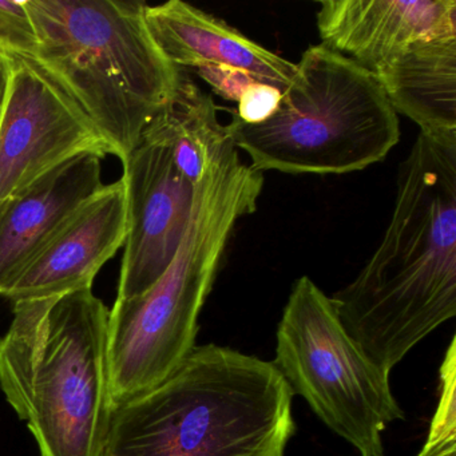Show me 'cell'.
Segmentation results:
<instances>
[{"label": "cell", "mask_w": 456, "mask_h": 456, "mask_svg": "<svg viewBox=\"0 0 456 456\" xmlns=\"http://www.w3.org/2000/svg\"><path fill=\"white\" fill-rule=\"evenodd\" d=\"M217 106L185 71L169 102L149 122L141 142L167 149L180 172L196 183L228 142Z\"/></svg>", "instance_id": "obj_15"}, {"label": "cell", "mask_w": 456, "mask_h": 456, "mask_svg": "<svg viewBox=\"0 0 456 456\" xmlns=\"http://www.w3.org/2000/svg\"><path fill=\"white\" fill-rule=\"evenodd\" d=\"M197 74L210 85L215 93L224 100L237 102L242 93L257 82L244 71L231 68H205L197 70ZM260 82V81H258Z\"/></svg>", "instance_id": "obj_19"}, {"label": "cell", "mask_w": 456, "mask_h": 456, "mask_svg": "<svg viewBox=\"0 0 456 456\" xmlns=\"http://www.w3.org/2000/svg\"><path fill=\"white\" fill-rule=\"evenodd\" d=\"M10 60L0 119V204L82 154L114 156L89 117L33 61Z\"/></svg>", "instance_id": "obj_8"}, {"label": "cell", "mask_w": 456, "mask_h": 456, "mask_svg": "<svg viewBox=\"0 0 456 456\" xmlns=\"http://www.w3.org/2000/svg\"><path fill=\"white\" fill-rule=\"evenodd\" d=\"M145 20L157 46L177 68L236 69L282 93L295 77V63L183 0L146 6Z\"/></svg>", "instance_id": "obj_13"}, {"label": "cell", "mask_w": 456, "mask_h": 456, "mask_svg": "<svg viewBox=\"0 0 456 456\" xmlns=\"http://www.w3.org/2000/svg\"><path fill=\"white\" fill-rule=\"evenodd\" d=\"M10 74H12V60H10L9 55L0 53V119H2L4 102H6Z\"/></svg>", "instance_id": "obj_20"}, {"label": "cell", "mask_w": 456, "mask_h": 456, "mask_svg": "<svg viewBox=\"0 0 456 456\" xmlns=\"http://www.w3.org/2000/svg\"><path fill=\"white\" fill-rule=\"evenodd\" d=\"M349 338L386 373L456 314V143L416 138L383 241L330 297Z\"/></svg>", "instance_id": "obj_1"}, {"label": "cell", "mask_w": 456, "mask_h": 456, "mask_svg": "<svg viewBox=\"0 0 456 456\" xmlns=\"http://www.w3.org/2000/svg\"><path fill=\"white\" fill-rule=\"evenodd\" d=\"M102 157L82 154L0 204V295L102 188Z\"/></svg>", "instance_id": "obj_12"}, {"label": "cell", "mask_w": 456, "mask_h": 456, "mask_svg": "<svg viewBox=\"0 0 456 456\" xmlns=\"http://www.w3.org/2000/svg\"><path fill=\"white\" fill-rule=\"evenodd\" d=\"M375 77L396 114L434 140L456 143V36L421 42Z\"/></svg>", "instance_id": "obj_14"}, {"label": "cell", "mask_w": 456, "mask_h": 456, "mask_svg": "<svg viewBox=\"0 0 456 456\" xmlns=\"http://www.w3.org/2000/svg\"><path fill=\"white\" fill-rule=\"evenodd\" d=\"M273 364L335 434L362 456H383L381 434L404 419L389 375L349 338L332 300L308 276L295 282L282 312Z\"/></svg>", "instance_id": "obj_7"}, {"label": "cell", "mask_w": 456, "mask_h": 456, "mask_svg": "<svg viewBox=\"0 0 456 456\" xmlns=\"http://www.w3.org/2000/svg\"><path fill=\"white\" fill-rule=\"evenodd\" d=\"M108 306L92 288L14 303L0 388L42 456H98L111 403Z\"/></svg>", "instance_id": "obj_4"}, {"label": "cell", "mask_w": 456, "mask_h": 456, "mask_svg": "<svg viewBox=\"0 0 456 456\" xmlns=\"http://www.w3.org/2000/svg\"><path fill=\"white\" fill-rule=\"evenodd\" d=\"M257 172L346 175L386 159L400 125L375 74L316 45L296 63L277 110L260 124L236 116L225 125Z\"/></svg>", "instance_id": "obj_6"}, {"label": "cell", "mask_w": 456, "mask_h": 456, "mask_svg": "<svg viewBox=\"0 0 456 456\" xmlns=\"http://www.w3.org/2000/svg\"><path fill=\"white\" fill-rule=\"evenodd\" d=\"M292 397L273 362L194 346L159 386L111 410L98 456H284Z\"/></svg>", "instance_id": "obj_2"}, {"label": "cell", "mask_w": 456, "mask_h": 456, "mask_svg": "<svg viewBox=\"0 0 456 456\" xmlns=\"http://www.w3.org/2000/svg\"><path fill=\"white\" fill-rule=\"evenodd\" d=\"M263 173L240 159L231 138L196 183L180 248L141 295L116 300L108 324L111 408L159 386L194 349L200 312L236 224L257 210Z\"/></svg>", "instance_id": "obj_3"}, {"label": "cell", "mask_w": 456, "mask_h": 456, "mask_svg": "<svg viewBox=\"0 0 456 456\" xmlns=\"http://www.w3.org/2000/svg\"><path fill=\"white\" fill-rule=\"evenodd\" d=\"M126 234V185L121 178L89 197L0 296L14 304L92 288Z\"/></svg>", "instance_id": "obj_10"}, {"label": "cell", "mask_w": 456, "mask_h": 456, "mask_svg": "<svg viewBox=\"0 0 456 456\" xmlns=\"http://www.w3.org/2000/svg\"><path fill=\"white\" fill-rule=\"evenodd\" d=\"M122 165L127 234L116 300L141 295L167 271L188 228L196 191L162 146L140 142Z\"/></svg>", "instance_id": "obj_9"}, {"label": "cell", "mask_w": 456, "mask_h": 456, "mask_svg": "<svg viewBox=\"0 0 456 456\" xmlns=\"http://www.w3.org/2000/svg\"><path fill=\"white\" fill-rule=\"evenodd\" d=\"M416 456H456V340L440 367V397L426 444Z\"/></svg>", "instance_id": "obj_16"}, {"label": "cell", "mask_w": 456, "mask_h": 456, "mask_svg": "<svg viewBox=\"0 0 456 456\" xmlns=\"http://www.w3.org/2000/svg\"><path fill=\"white\" fill-rule=\"evenodd\" d=\"M324 46L375 74L421 42L456 36L455 0H324Z\"/></svg>", "instance_id": "obj_11"}, {"label": "cell", "mask_w": 456, "mask_h": 456, "mask_svg": "<svg viewBox=\"0 0 456 456\" xmlns=\"http://www.w3.org/2000/svg\"><path fill=\"white\" fill-rule=\"evenodd\" d=\"M281 97V90L263 82H255L237 101L239 109L234 116L245 124H260L277 110Z\"/></svg>", "instance_id": "obj_18"}, {"label": "cell", "mask_w": 456, "mask_h": 456, "mask_svg": "<svg viewBox=\"0 0 456 456\" xmlns=\"http://www.w3.org/2000/svg\"><path fill=\"white\" fill-rule=\"evenodd\" d=\"M38 37L26 0H0V53L33 61Z\"/></svg>", "instance_id": "obj_17"}, {"label": "cell", "mask_w": 456, "mask_h": 456, "mask_svg": "<svg viewBox=\"0 0 456 456\" xmlns=\"http://www.w3.org/2000/svg\"><path fill=\"white\" fill-rule=\"evenodd\" d=\"M38 50L33 62L97 127L122 162L169 102L183 69L159 50L148 4L124 0H26Z\"/></svg>", "instance_id": "obj_5"}]
</instances>
